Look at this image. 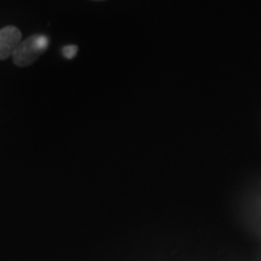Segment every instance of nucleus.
I'll return each instance as SVG.
<instances>
[{
  "mask_svg": "<svg viewBox=\"0 0 261 261\" xmlns=\"http://www.w3.org/2000/svg\"><path fill=\"white\" fill-rule=\"evenodd\" d=\"M48 39L45 35H32L21 41L12 55V60L17 67H28L34 63L47 50Z\"/></svg>",
  "mask_w": 261,
  "mask_h": 261,
  "instance_id": "f257e3e1",
  "label": "nucleus"
},
{
  "mask_svg": "<svg viewBox=\"0 0 261 261\" xmlns=\"http://www.w3.org/2000/svg\"><path fill=\"white\" fill-rule=\"evenodd\" d=\"M22 41V33L15 25L0 29V60H6L14 55Z\"/></svg>",
  "mask_w": 261,
  "mask_h": 261,
  "instance_id": "f03ea898",
  "label": "nucleus"
},
{
  "mask_svg": "<svg viewBox=\"0 0 261 261\" xmlns=\"http://www.w3.org/2000/svg\"><path fill=\"white\" fill-rule=\"evenodd\" d=\"M77 52V47L75 45H69V46L63 47V55L67 58H73Z\"/></svg>",
  "mask_w": 261,
  "mask_h": 261,
  "instance_id": "7ed1b4c3",
  "label": "nucleus"
},
{
  "mask_svg": "<svg viewBox=\"0 0 261 261\" xmlns=\"http://www.w3.org/2000/svg\"><path fill=\"white\" fill-rule=\"evenodd\" d=\"M96 2H100V0H96Z\"/></svg>",
  "mask_w": 261,
  "mask_h": 261,
  "instance_id": "20e7f679",
  "label": "nucleus"
}]
</instances>
